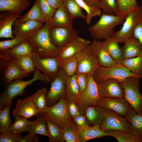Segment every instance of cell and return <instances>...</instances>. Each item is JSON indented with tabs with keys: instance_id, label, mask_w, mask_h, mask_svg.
Wrapping results in <instances>:
<instances>
[{
	"instance_id": "7bdbcfd3",
	"label": "cell",
	"mask_w": 142,
	"mask_h": 142,
	"mask_svg": "<svg viewBox=\"0 0 142 142\" xmlns=\"http://www.w3.org/2000/svg\"><path fill=\"white\" fill-rule=\"evenodd\" d=\"M82 8L84 9L87 13L86 22L89 25L92 18L95 16H100L102 14L101 9L99 7H92L87 4L83 0H75Z\"/></svg>"
},
{
	"instance_id": "f1b7e54d",
	"label": "cell",
	"mask_w": 142,
	"mask_h": 142,
	"mask_svg": "<svg viewBox=\"0 0 142 142\" xmlns=\"http://www.w3.org/2000/svg\"><path fill=\"white\" fill-rule=\"evenodd\" d=\"M103 45L116 64H121L124 58L118 43L113 38H107L103 42Z\"/></svg>"
},
{
	"instance_id": "b9f144b4",
	"label": "cell",
	"mask_w": 142,
	"mask_h": 142,
	"mask_svg": "<svg viewBox=\"0 0 142 142\" xmlns=\"http://www.w3.org/2000/svg\"><path fill=\"white\" fill-rule=\"evenodd\" d=\"M64 5L70 15L74 19L79 18L86 19V16L84 14L82 8L75 0H64Z\"/></svg>"
},
{
	"instance_id": "603a6c76",
	"label": "cell",
	"mask_w": 142,
	"mask_h": 142,
	"mask_svg": "<svg viewBox=\"0 0 142 142\" xmlns=\"http://www.w3.org/2000/svg\"><path fill=\"white\" fill-rule=\"evenodd\" d=\"M85 115L89 125L100 126L105 120L106 111L105 109L97 105H90L85 109Z\"/></svg>"
},
{
	"instance_id": "74e56055",
	"label": "cell",
	"mask_w": 142,
	"mask_h": 142,
	"mask_svg": "<svg viewBox=\"0 0 142 142\" xmlns=\"http://www.w3.org/2000/svg\"><path fill=\"white\" fill-rule=\"evenodd\" d=\"M118 142H142V139L131 133L120 130H110L105 131Z\"/></svg>"
},
{
	"instance_id": "f35d334b",
	"label": "cell",
	"mask_w": 142,
	"mask_h": 142,
	"mask_svg": "<svg viewBox=\"0 0 142 142\" xmlns=\"http://www.w3.org/2000/svg\"><path fill=\"white\" fill-rule=\"evenodd\" d=\"M38 116L33 124L26 129L23 132H29L33 131L36 135L39 134L48 137L46 118L42 114H39Z\"/></svg>"
},
{
	"instance_id": "60d3db41",
	"label": "cell",
	"mask_w": 142,
	"mask_h": 142,
	"mask_svg": "<svg viewBox=\"0 0 142 142\" xmlns=\"http://www.w3.org/2000/svg\"><path fill=\"white\" fill-rule=\"evenodd\" d=\"M14 58L24 72L29 74L34 72L36 69L33 59L31 55L19 56Z\"/></svg>"
},
{
	"instance_id": "5b68a950",
	"label": "cell",
	"mask_w": 142,
	"mask_h": 142,
	"mask_svg": "<svg viewBox=\"0 0 142 142\" xmlns=\"http://www.w3.org/2000/svg\"><path fill=\"white\" fill-rule=\"evenodd\" d=\"M139 77H130L120 84L123 88L124 98L138 114H142V95L139 89Z\"/></svg>"
},
{
	"instance_id": "7c38bea8",
	"label": "cell",
	"mask_w": 142,
	"mask_h": 142,
	"mask_svg": "<svg viewBox=\"0 0 142 142\" xmlns=\"http://www.w3.org/2000/svg\"><path fill=\"white\" fill-rule=\"evenodd\" d=\"M31 56L36 69L42 72L50 82L54 80L58 75L59 68L58 57L41 58L35 52Z\"/></svg>"
},
{
	"instance_id": "e575fe53",
	"label": "cell",
	"mask_w": 142,
	"mask_h": 142,
	"mask_svg": "<svg viewBox=\"0 0 142 142\" xmlns=\"http://www.w3.org/2000/svg\"><path fill=\"white\" fill-rule=\"evenodd\" d=\"M12 114L15 118V121L11 124L8 130V132L10 133L23 132L24 129L32 126L35 122V121H29L27 119L13 113Z\"/></svg>"
},
{
	"instance_id": "7a4b0ae2",
	"label": "cell",
	"mask_w": 142,
	"mask_h": 142,
	"mask_svg": "<svg viewBox=\"0 0 142 142\" xmlns=\"http://www.w3.org/2000/svg\"><path fill=\"white\" fill-rule=\"evenodd\" d=\"M34 72L33 77L30 80L24 81L21 79H16L12 81L6 86V89L0 95V109H2L8 103L12 102L16 97L22 96L26 88L34 82L39 80L46 83L50 82L39 70L36 69Z\"/></svg>"
},
{
	"instance_id": "d4e9b609",
	"label": "cell",
	"mask_w": 142,
	"mask_h": 142,
	"mask_svg": "<svg viewBox=\"0 0 142 142\" xmlns=\"http://www.w3.org/2000/svg\"><path fill=\"white\" fill-rule=\"evenodd\" d=\"M74 19L68 12L63 4L56 9L49 24V27L57 26L73 27Z\"/></svg>"
},
{
	"instance_id": "7dc6e473",
	"label": "cell",
	"mask_w": 142,
	"mask_h": 142,
	"mask_svg": "<svg viewBox=\"0 0 142 142\" xmlns=\"http://www.w3.org/2000/svg\"><path fill=\"white\" fill-rule=\"evenodd\" d=\"M24 38L14 37L11 39L0 41V50L11 48L21 43L25 40Z\"/></svg>"
},
{
	"instance_id": "6da1fadb",
	"label": "cell",
	"mask_w": 142,
	"mask_h": 142,
	"mask_svg": "<svg viewBox=\"0 0 142 142\" xmlns=\"http://www.w3.org/2000/svg\"><path fill=\"white\" fill-rule=\"evenodd\" d=\"M49 29V24L46 23L28 39L34 52L41 58L58 57L60 49L51 42Z\"/></svg>"
},
{
	"instance_id": "4fadbf2b",
	"label": "cell",
	"mask_w": 142,
	"mask_h": 142,
	"mask_svg": "<svg viewBox=\"0 0 142 142\" xmlns=\"http://www.w3.org/2000/svg\"><path fill=\"white\" fill-rule=\"evenodd\" d=\"M49 33L52 43L60 48L78 36V32L73 27L57 26L49 27Z\"/></svg>"
},
{
	"instance_id": "9c48e42d",
	"label": "cell",
	"mask_w": 142,
	"mask_h": 142,
	"mask_svg": "<svg viewBox=\"0 0 142 142\" xmlns=\"http://www.w3.org/2000/svg\"><path fill=\"white\" fill-rule=\"evenodd\" d=\"M90 44L75 55L78 64L76 72L93 74L96 70L101 66Z\"/></svg>"
},
{
	"instance_id": "4dcf8cb0",
	"label": "cell",
	"mask_w": 142,
	"mask_h": 142,
	"mask_svg": "<svg viewBox=\"0 0 142 142\" xmlns=\"http://www.w3.org/2000/svg\"><path fill=\"white\" fill-rule=\"evenodd\" d=\"M125 117L130 124L131 133L142 139V114L137 113L132 108Z\"/></svg>"
},
{
	"instance_id": "3957f363",
	"label": "cell",
	"mask_w": 142,
	"mask_h": 142,
	"mask_svg": "<svg viewBox=\"0 0 142 142\" xmlns=\"http://www.w3.org/2000/svg\"><path fill=\"white\" fill-rule=\"evenodd\" d=\"M125 19L115 15L103 13L98 21L88 28V30L94 39L105 40L111 37L115 27L123 23Z\"/></svg>"
},
{
	"instance_id": "f546056e",
	"label": "cell",
	"mask_w": 142,
	"mask_h": 142,
	"mask_svg": "<svg viewBox=\"0 0 142 142\" xmlns=\"http://www.w3.org/2000/svg\"><path fill=\"white\" fill-rule=\"evenodd\" d=\"M16 20L22 22L29 20H34L43 23H46V19L40 5L36 0L30 10L25 14L20 16Z\"/></svg>"
},
{
	"instance_id": "83f0119b",
	"label": "cell",
	"mask_w": 142,
	"mask_h": 142,
	"mask_svg": "<svg viewBox=\"0 0 142 142\" xmlns=\"http://www.w3.org/2000/svg\"><path fill=\"white\" fill-rule=\"evenodd\" d=\"M65 82V95L68 102H75L80 94L79 87L76 80L75 73L71 76L67 75Z\"/></svg>"
},
{
	"instance_id": "ee69618b",
	"label": "cell",
	"mask_w": 142,
	"mask_h": 142,
	"mask_svg": "<svg viewBox=\"0 0 142 142\" xmlns=\"http://www.w3.org/2000/svg\"><path fill=\"white\" fill-rule=\"evenodd\" d=\"M62 129L63 137L67 142H80L78 138L77 126L73 122Z\"/></svg>"
},
{
	"instance_id": "52a82bcc",
	"label": "cell",
	"mask_w": 142,
	"mask_h": 142,
	"mask_svg": "<svg viewBox=\"0 0 142 142\" xmlns=\"http://www.w3.org/2000/svg\"><path fill=\"white\" fill-rule=\"evenodd\" d=\"M141 20L142 7L139 6L137 9L128 14L121 29L118 31L114 32L111 37L118 43L124 42L126 40L133 36L135 27Z\"/></svg>"
},
{
	"instance_id": "f907efd6",
	"label": "cell",
	"mask_w": 142,
	"mask_h": 142,
	"mask_svg": "<svg viewBox=\"0 0 142 142\" xmlns=\"http://www.w3.org/2000/svg\"><path fill=\"white\" fill-rule=\"evenodd\" d=\"M68 109L69 113L72 119L80 114L79 108L75 102L68 103Z\"/></svg>"
},
{
	"instance_id": "8992f818",
	"label": "cell",
	"mask_w": 142,
	"mask_h": 142,
	"mask_svg": "<svg viewBox=\"0 0 142 142\" xmlns=\"http://www.w3.org/2000/svg\"><path fill=\"white\" fill-rule=\"evenodd\" d=\"M93 77L96 83L106 79H113L117 80L120 83L130 77L142 78L133 74L129 69L121 64H116L110 67L101 65L94 73Z\"/></svg>"
},
{
	"instance_id": "ffe728a7",
	"label": "cell",
	"mask_w": 142,
	"mask_h": 142,
	"mask_svg": "<svg viewBox=\"0 0 142 142\" xmlns=\"http://www.w3.org/2000/svg\"><path fill=\"white\" fill-rule=\"evenodd\" d=\"M0 14V37L13 38L12 26L20 17V14L9 11H1Z\"/></svg>"
},
{
	"instance_id": "d6986e66",
	"label": "cell",
	"mask_w": 142,
	"mask_h": 142,
	"mask_svg": "<svg viewBox=\"0 0 142 142\" xmlns=\"http://www.w3.org/2000/svg\"><path fill=\"white\" fill-rule=\"evenodd\" d=\"M34 52L29 41L26 39L11 48L0 50V59H8L19 56L31 55Z\"/></svg>"
},
{
	"instance_id": "681fc988",
	"label": "cell",
	"mask_w": 142,
	"mask_h": 142,
	"mask_svg": "<svg viewBox=\"0 0 142 142\" xmlns=\"http://www.w3.org/2000/svg\"><path fill=\"white\" fill-rule=\"evenodd\" d=\"M21 132L11 133L7 132L1 133L0 136V142H19L22 138Z\"/></svg>"
},
{
	"instance_id": "d6a6232c",
	"label": "cell",
	"mask_w": 142,
	"mask_h": 142,
	"mask_svg": "<svg viewBox=\"0 0 142 142\" xmlns=\"http://www.w3.org/2000/svg\"><path fill=\"white\" fill-rule=\"evenodd\" d=\"M47 92L45 87L38 90L34 94L30 95L33 103L38 110L39 114L43 115L45 112L47 106L46 96Z\"/></svg>"
},
{
	"instance_id": "11a10c76",
	"label": "cell",
	"mask_w": 142,
	"mask_h": 142,
	"mask_svg": "<svg viewBox=\"0 0 142 142\" xmlns=\"http://www.w3.org/2000/svg\"><path fill=\"white\" fill-rule=\"evenodd\" d=\"M52 8L56 9L64 4V0H45Z\"/></svg>"
},
{
	"instance_id": "ac0fdd59",
	"label": "cell",
	"mask_w": 142,
	"mask_h": 142,
	"mask_svg": "<svg viewBox=\"0 0 142 142\" xmlns=\"http://www.w3.org/2000/svg\"><path fill=\"white\" fill-rule=\"evenodd\" d=\"M91 44L89 40L78 36L75 37L60 48L58 56L59 61L64 58L75 55Z\"/></svg>"
},
{
	"instance_id": "4316f807",
	"label": "cell",
	"mask_w": 142,
	"mask_h": 142,
	"mask_svg": "<svg viewBox=\"0 0 142 142\" xmlns=\"http://www.w3.org/2000/svg\"><path fill=\"white\" fill-rule=\"evenodd\" d=\"M31 4L29 0H0V11H9L20 14Z\"/></svg>"
},
{
	"instance_id": "44dd1931",
	"label": "cell",
	"mask_w": 142,
	"mask_h": 142,
	"mask_svg": "<svg viewBox=\"0 0 142 142\" xmlns=\"http://www.w3.org/2000/svg\"><path fill=\"white\" fill-rule=\"evenodd\" d=\"M100 126H90L87 124L80 126H77L80 142H85L96 138L110 136L109 133L102 130Z\"/></svg>"
},
{
	"instance_id": "f6af8a7d",
	"label": "cell",
	"mask_w": 142,
	"mask_h": 142,
	"mask_svg": "<svg viewBox=\"0 0 142 142\" xmlns=\"http://www.w3.org/2000/svg\"><path fill=\"white\" fill-rule=\"evenodd\" d=\"M116 7V0H100L99 8L104 14L115 15Z\"/></svg>"
},
{
	"instance_id": "836d02e7",
	"label": "cell",
	"mask_w": 142,
	"mask_h": 142,
	"mask_svg": "<svg viewBox=\"0 0 142 142\" xmlns=\"http://www.w3.org/2000/svg\"><path fill=\"white\" fill-rule=\"evenodd\" d=\"M121 64L133 74L142 78V55L124 59Z\"/></svg>"
},
{
	"instance_id": "5bb4252c",
	"label": "cell",
	"mask_w": 142,
	"mask_h": 142,
	"mask_svg": "<svg viewBox=\"0 0 142 142\" xmlns=\"http://www.w3.org/2000/svg\"><path fill=\"white\" fill-rule=\"evenodd\" d=\"M105 110V119L100 126L102 130L105 131L113 130L131 133L130 124L125 117L119 115L111 110Z\"/></svg>"
},
{
	"instance_id": "8fae6325",
	"label": "cell",
	"mask_w": 142,
	"mask_h": 142,
	"mask_svg": "<svg viewBox=\"0 0 142 142\" xmlns=\"http://www.w3.org/2000/svg\"><path fill=\"white\" fill-rule=\"evenodd\" d=\"M67 75L65 71L59 68L57 76L54 80L50 82V87L47 91L46 96L47 106L54 105L65 95V79Z\"/></svg>"
},
{
	"instance_id": "484cf974",
	"label": "cell",
	"mask_w": 142,
	"mask_h": 142,
	"mask_svg": "<svg viewBox=\"0 0 142 142\" xmlns=\"http://www.w3.org/2000/svg\"><path fill=\"white\" fill-rule=\"evenodd\" d=\"M121 47L124 59L135 57L141 54L142 46L139 40L133 35L124 42Z\"/></svg>"
},
{
	"instance_id": "277c9868",
	"label": "cell",
	"mask_w": 142,
	"mask_h": 142,
	"mask_svg": "<svg viewBox=\"0 0 142 142\" xmlns=\"http://www.w3.org/2000/svg\"><path fill=\"white\" fill-rule=\"evenodd\" d=\"M68 104L65 95L54 105L47 106L43 115L62 129L74 122L69 113Z\"/></svg>"
},
{
	"instance_id": "f5cc1de1",
	"label": "cell",
	"mask_w": 142,
	"mask_h": 142,
	"mask_svg": "<svg viewBox=\"0 0 142 142\" xmlns=\"http://www.w3.org/2000/svg\"><path fill=\"white\" fill-rule=\"evenodd\" d=\"M133 35L139 40L142 46V20L135 27L133 31ZM140 55H142V52Z\"/></svg>"
},
{
	"instance_id": "ba28073f",
	"label": "cell",
	"mask_w": 142,
	"mask_h": 142,
	"mask_svg": "<svg viewBox=\"0 0 142 142\" xmlns=\"http://www.w3.org/2000/svg\"><path fill=\"white\" fill-rule=\"evenodd\" d=\"M88 83L85 90L80 93L75 103L80 114L85 115V110L88 106L97 105L100 97L97 83L93 74H88Z\"/></svg>"
},
{
	"instance_id": "1f68e13d",
	"label": "cell",
	"mask_w": 142,
	"mask_h": 142,
	"mask_svg": "<svg viewBox=\"0 0 142 142\" xmlns=\"http://www.w3.org/2000/svg\"><path fill=\"white\" fill-rule=\"evenodd\" d=\"M115 15L125 18L128 14L139 6L136 0H116Z\"/></svg>"
},
{
	"instance_id": "9f6ffc18",
	"label": "cell",
	"mask_w": 142,
	"mask_h": 142,
	"mask_svg": "<svg viewBox=\"0 0 142 142\" xmlns=\"http://www.w3.org/2000/svg\"><path fill=\"white\" fill-rule=\"evenodd\" d=\"M89 6L92 7H99L100 0H83Z\"/></svg>"
},
{
	"instance_id": "7402d4cb",
	"label": "cell",
	"mask_w": 142,
	"mask_h": 142,
	"mask_svg": "<svg viewBox=\"0 0 142 142\" xmlns=\"http://www.w3.org/2000/svg\"><path fill=\"white\" fill-rule=\"evenodd\" d=\"M13 113L26 119L38 116V111L33 103L31 96L17 102Z\"/></svg>"
},
{
	"instance_id": "cb8c5ba5",
	"label": "cell",
	"mask_w": 142,
	"mask_h": 142,
	"mask_svg": "<svg viewBox=\"0 0 142 142\" xmlns=\"http://www.w3.org/2000/svg\"><path fill=\"white\" fill-rule=\"evenodd\" d=\"M90 45L101 65L105 67H110L116 64L104 46L102 42L95 40Z\"/></svg>"
},
{
	"instance_id": "db71d44e",
	"label": "cell",
	"mask_w": 142,
	"mask_h": 142,
	"mask_svg": "<svg viewBox=\"0 0 142 142\" xmlns=\"http://www.w3.org/2000/svg\"><path fill=\"white\" fill-rule=\"evenodd\" d=\"M72 119L78 126H80L85 124L88 125L87 122L86 117L85 115L80 114L79 115L74 117Z\"/></svg>"
},
{
	"instance_id": "d590c367",
	"label": "cell",
	"mask_w": 142,
	"mask_h": 142,
	"mask_svg": "<svg viewBox=\"0 0 142 142\" xmlns=\"http://www.w3.org/2000/svg\"><path fill=\"white\" fill-rule=\"evenodd\" d=\"M59 66L65 71L68 76H71L75 74L77 70L78 61L75 55L67 57L59 61Z\"/></svg>"
},
{
	"instance_id": "816d5d0a",
	"label": "cell",
	"mask_w": 142,
	"mask_h": 142,
	"mask_svg": "<svg viewBox=\"0 0 142 142\" xmlns=\"http://www.w3.org/2000/svg\"><path fill=\"white\" fill-rule=\"evenodd\" d=\"M28 134L22 137L19 142H38V138L36 136L34 132L31 131L28 132Z\"/></svg>"
},
{
	"instance_id": "ab89813d",
	"label": "cell",
	"mask_w": 142,
	"mask_h": 142,
	"mask_svg": "<svg viewBox=\"0 0 142 142\" xmlns=\"http://www.w3.org/2000/svg\"><path fill=\"white\" fill-rule=\"evenodd\" d=\"M12 104V101L8 103L3 109L0 110V131L1 133L8 132L11 124L9 112Z\"/></svg>"
},
{
	"instance_id": "c3c4849f",
	"label": "cell",
	"mask_w": 142,
	"mask_h": 142,
	"mask_svg": "<svg viewBox=\"0 0 142 142\" xmlns=\"http://www.w3.org/2000/svg\"><path fill=\"white\" fill-rule=\"evenodd\" d=\"M76 78L79 88L80 93L85 90L88 83V74L83 73L76 72Z\"/></svg>"
},
{
	"instance_id": "bcb514c9",
	"label": "cell",
	"mask_w": 142,
	"mask_h": 142,
	"mask_svg": "<svg viewBox=\"0 0 142 142\" xmlns=\"http://www.w3.org/2000/svg\"><path fill=\"white\" fill-rule=\"evenodd\" d=\"M36 0L38 2L44 14L46 23H48L49 24L55 13L56 9L51 7L45 0Z\"/></svg>"
},
{
	"instance_id": "8d00e7d4",
	"label": "cell",
	"mask_w": 142,
	"mask_h": 142,
	"mask_svg": "<svg viewBox=\"0 0 142 142\" xmlns=\"http://www.w3.org/2000/svg\"><path fill=\"white\" fill-rule=\"evenodd\" d=\"M46 119L47 132L49 139V142H64L62 129L47 118Z\"/></svg>"
},
{
	"instance_id": "e0dca14e",
	"label": "cell",
	"mask_w": 142,
	"mask_h": 142,
	"mask_svg": "<svg viewBox=\"0 0 142 142\" xmlns=\"http://www.w3.org/2000/svg\"><path fill=\"white\" fill-rule=\"evenodd\" d=\"M43 23L34 20L19 22L16 20L13 26V35L14 37H19L28 39L44 25Z\"/></svg>"
},
{
	"instance_id": "30bf717a",
	"label": "cell",
	"mask_w": 142,
	"mask_h": 142,
	"mask_svg": "<svg viewBox=\"0 0 142 142\" xmlns=\"http://www.w3.org/2000/svg\"><path fill=\"white\" fill-rule=\"evenodd\" d=\"M0 59L1 78L6 86L14 80L23 79L29 74L22 70L14 58L8 59Z\"/></svg>"
},
{
	"instance_id": "2e32d148",
	"label": "cell",
	"mask_w": 142,
	"mask_h": 142,
	"mask_svg": "<svg viewBox=\"0 0 142 142\" xmlns=\"http://www.w3.org/2000/svg\"><path fill=\"white\" fill-rule=\"evenodd\" d=\"M97 105L105 109L112 110L123 116H125L127 113L132 108L124 98H100Z\"/></svg>"
},
{
	"instance_id": "9a60e30c",
	"label": "cell",
	"mask_w": 142,
	"mask_h": 142,
	"mask_svg": "<svg viewBox=\"0 0 142 142\" xmlns=\"http://www.w3.org/2000/svg\"><path fill=\"white\" fill-rule=\"evenodd\" d=\"M96 83L100 98H124V90L117 80L108 79Z\"/></svg>"
}]
</instances>
